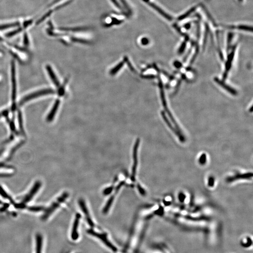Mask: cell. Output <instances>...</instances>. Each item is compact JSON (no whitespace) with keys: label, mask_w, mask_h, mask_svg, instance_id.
<instances>
[{"label":"cell","mask_w":253,"mask_h":253,"mask_svg":"<svg viewBox=\"0 0 253 253\" xmlns=\"http://www.w3.org/2000/svg\"><path fill=\"white\" fill-rule=\"evenodd\" d=\"M87 232L91 235L97 238L101 243L106 247H107V249L111 250L112 252L115 253L118 252V249L109 239L107 234L105 232H98L93 230L92 229L88 230Z\"/></svg>","instance_id":"1"},{"label":"cell","mask_w":253,"mask_h":253,"mask_svg":"<svg viewBox=\"0 0 253 253\" xmlns=\"http://www.w3.org/2000/svg\"><path fill=\"white\" fill-rule=\"evenodd\" d=\"M69 196V194L67 192H65L63 194L61 195V196H60L53 203L50 207L47 209V210L45 212V214L42 217V220H46L49 217L54 211L58 208L61 203L64 202L65 200Z\"/></svg>","instance_id":"2"},{"label":"cell","mask_w":253,"mask_h":253,"mask_svg":"<svg viewBox=\"0 0 253 253\" xmlns=\"http://www.w3.org/2000/svg\"><path fill=\"white\" fill-rule=\"evenodd\" d=\"M158 84H159V87L160 88V91H161V98L163 106L164 107V109H165L166 111L167 112L168 116L171 119V120L172 121V123L175 124V126L176 129L178 130V131L181 132L180 129L179 128V126L177 124V122H176L175 121V119L173 117V116L171 113L170 111H169L168 109V106H167V103L166 101V98H165V92H164V89H163V85L161 79V76H159V75H158Z\"/></svg>","instance_id":"3"},{"label":"cell","mask_w":253,"mask_h":253,"mask_svg":"<svg viewBox=\"0 0 253 253\" xmlns=\"http://www.w3.org/2000/svg\"><path fill=\"white\" fill-rule=\"evenodd\" d=\"M55 92L54 90L50 89H47L42 90L41 91H37L31 93V94L25 96L24 98L21 99L20 104V105H23L25 103L27 102L28 101H30L31 99L37 98L39 96H43V95H47V94H52L54 93Z\"/></svg>","instance_id":"4"},{"label":"cell","mask_w":253,"mask_h":253,"mask_svg":"<svg viewBox=\"0 0 253 253\" xmlns=\"http://www.w3.org/2000/svg\"><path fill=\"white\" fill-rule=\"evenodd\" d=\"M140 139H136L133 148V165L132 168L131 179L132 181H135V175H136V168L138 167V149L139 145Z\"/></svg>","instance_id":"5"},{"label":"cell","mask_w":253,"mask_h":253,"mask_svg":"<svg viewBox=\"0 0 253 253\" xmlns=\"http://www.w3.org/2000/svg\"><path fill=\"white\" fill-rule=\"evenodd\" d=\"M81 215L79 213H78L75 215V219L74 223H73V227H72L71 233V238L73 241L78 240V239H79V237L78 228L80 219L81 218Z\"/></svg>","instance_id":"6"},{"label":"cell","mask_w":253,"mask_h":253,"mask_svg":"<svg viewBox=\"0 0 253 253\" xmlns=\"http://www.w3.org/2000/svg\"><path fill=\"white\" fill-rule=\"evenodd\" d=\"M236 48V45H235L232 49L231 52L229 54L227 58V61L226 62V69H225V73H224L223 76V80H226V78H227V75L228 72L230 71L231 68L232 64L234 60V56H235V52Z\"/></svg>","instance_id":"7"},{"label":"cell","mask_w":253,"mask_h":253,"mask_svg":"<svg viewBox=\"0 0 253 253\" xmlns=\"http://www.w3.org/2000/svg\"><path fill=\"white\" fill-rule=\"evenodd\" d=\"M79 204L80 207L82 209V211H83V212H84V215H85L86 220L87 221L89 225H90V226L91 227H92V228L93 227H94V223L93 222V221L92 219V218H91V216L90 215L89 212V211L88 210L87 207V206H86V204H85L84 201V200L80 199L79 201Z\"/></svg>","instance_id":"8"},{"label":"cell","mask_w":253,"mask_h":253,"mask_svg":"<svg viewBox=\"0 0 253 253\" xmlns=\"http://www.w3.org/2000/svg\"><path fill=\"white\" fill-rule=\"evenodd\" d=\"M161 114V115L162 116V118L164 119L165 122H166V124L168 125V126H169V128H170V129H171L172 130V131H173V132H174V133H175V134L178 136V137H179V138H180V139L181 141H183L184 140V138L183 135L181 134V132H179L177 129H175V127L172 126V124L170 121H169L168 118H167V117H166V116L165 112H164V111H162Z\"/></svg>","instance_id":"9"},{"label":"cell","mask_w":253,"mask_h":253,"mask_svg":"<svg viewBox=\"0 0 253 253\" xmlns=\"http://www.w3.org/2000/svg\"><path fill=\"white\" fill-rule=\"evenodd\" d=\"M41 186V183L39 182H37L36 183H35L34 187H33V189L31 190L30 192L29 193V194L25 196V198H24V201L22 202V203L25 204V203H27V202L30 201L32 199V198L33 197L34 195L38 191V189L40 188Z\"/></svg>","instance_id":"10"},{"label":"cell","mask_w":253,"mask_h":253,"mask_svg":"<svg viewBox=\"0 0 253 253\" xmlns=\"http://www.w3.org/2000/svg\"><path fill=\"white\" fill-rule=\"evenodd\" d=\"M148 3L150 6L152 7L153 9H154L155 10L157 11L158 13H159L162 16H163V17H164L165 18L168 20L169 21H172V19H173L172 16H171L168 14L167 13L165 12V11H164L162 9H161L160 7L158 6L157 5H156L154 3H152V2H148Z\"/></svg>","instance_id":"11"},{"label":"cell","mask_w":253,"mask_h":253,"mask_svg":"<svg viewBox=\"0 0 253 253\" xmlns=\"http://www.w3.org/2000/svg\"><path fill=\"white\" fill-rule=\"evenodd\" d=\"M214 80H215V81L216 82V83H217V84L220 85L222 87L225 89L226 91H227V92L230 93H231V94H232V95H237V91H236L234 89L232 88L231 87L228 86V85H227V84H226L224 82H223V81L220 80H219L218 78H214Z\"/></svg>","instance_id":"12"},{"label":"cell","mask_w":253,"mask_h":253,"mask_svg":"<svg viewBox=\"0 0 253 253\" xmlns=\"http://www.w3.org/2000/svg\"><path fill=\"white\" fill-rule=\"evenodd\" d=\"M60 100H59V99H57L56 101L55 102L51 111L49 113V115H48L47 118V121H52L54 117H55L56 112H57L58 107H59V105H60Z\"/></svg>","instance_id":"13"},{"label":"cell","mask_w":253,"mask_h":253,"mask_svg":"<svg viewBox=\"0 0 253 253\" xmlns=\"http://www.w3.org/2000/svg\"><path fill=\"white\" fill-rule=\"evenodd\" d=\"M42 236L41 234H37L36 236V253H42Z\"/></svg>","instance_id":"14"},{"label":"cell","mask_w":253,"mask_h":253,"mask_svg":"<svg viewBox=\"0 0 253 253\" xmlns=\"http://www.w3.org/2000/svg\"><path fill=\"white\" fill-rule=\"evenodd\" d=\"M47 70L49 75L50 76V78H51L53 82H54V84H55V85L57 86V87H58L59 85H60V83H59V81L57 79L54 73V71H53L51 67L49 66H47Z\"/></svg>","instance_id":"15"},{"label":"cell","mask_w":253,"mask_h":253,"mask_svg":"<svg viewBox=\"0 0 253 253\" xmlns=\"http://www.w3.org/2000/svg\"><path fill=\"white\" fill-rule=\"evenodd\" d=\"M226 28L231 29L236 28L240 30L241 31L253 32V27L252 26H249V25H242V24L237 25V26H232V25H231V26H226Z\"/></svg>","instance_id":"16"},{"label":"cell","mask_w":253,"mask_h":253,"mask_svg":"<svg viewBox=\"0 0 253 253\" xmlns=\"http://www.w3.org/2000/svg\"><path fill=\"white\" fill-rule=\"evenodd\" d=\"M115 194H114L112 196H111L110 198L108 200V202L107 203V204L105 205V207L104 209L103 210V213L104 214H107L109 211V209L110 208L112 204V203L114 202V199H115Z\"/></svg>","instance_id":"17"},{"label":"cell","mask_w":253,"mask_h":253,"mask_svg":"<svg viewBox=\"0 0 253 253\" xmlns=\"http://www.w3.org/2000/svg\"><path fill=\"white\" fill-rule=\"evenodd\" d=\"M196 8H197V6L192 7V8H191V9H190V10H189L188 11H187V12L185 13L184 14H183L179 16V18H178V20H179V21H181V20L185 19L188 18V16H189L192 13H193V12L195 11Z\"/></svg>","instance_id":"18"},{"label":"cell","mask_w":253,"mask_h":253,"mask_svg":"<svg viewBox=\"0 0 253 253\" xmlns=\"http://www.w3.org/2000/svg\"><path fill=\"white\" fill-rule=\"evenodd\" d=\"M124 61H121V62H120L118 65L115 67V68L111 70L110 72V74L112 75H114L116 74L122 68V67L124 66Z\"/></svg>","instance_id":"19"},{"label":"cell","mask_w":253,"mask_h":253,"mask_svg":"<svg viewBox=\"0 0 253 253\" xmlns=\"http://www.w3.org/2000/svg\"><path fill=\"white\" fill-rule=\"evenodd\" d=\"M185 37V40L182 42L180 47H179V50H178V53L179 54H181L183 53L184 51L185 50V49L186 47L187 41L189 40V38L188 37V36H186Z\"/></svg>","instance_id":"20"},{"label":"cell","mask_w":253,"mask_h":253,"mask_svg":"<svg viewBox=\"0 0 253 253\" xmlns=\"http://www.w3.org/2000/svg\"><path fill=\"white\" fill-rule=\"evenodd\" d=\"M234 34L232 33H229L228 34V38H227V49L229 50V48L230 47L231 45L232 41L233 38Z\"/></svg>","instance_id":"21"},{"label":"cell","mask_w":253,"mask_h":253,"mask_svg":"<svg viewBox=\"0 0 253 253\" xmlns=\"http://www.w3.org/2000/svg\"><path fill=\"white\" fill-rule=\"evenodd\" d=\"M124 60L125 62H126V64H127L128 66H129L130 70H131L132 72H135V71H135V69L134 68L133 66H132V64H131V63H130L129 61V60L128 57H126V56H125L124 58Z\"/></svg>","instance_id":"22"},{"label":"cell","mask_w":253,"mask_h":253,"mask_svg":"<svg viewBox=\"0 0 253 253\" xmlns=\"http://www.w3.org/2000/svg\"><path fill=\"white\" fill-rule=\"evenodd\" d=\"M0 194L1 195V196H3V198H8L10 200V201H11V202H12V200L10 199V196L8 195L7 194V193H5L4 190L1 187H0Z\"/></svg>","instance_id":"23"},{"label":"cell","mask_w":253,"mask_h":253,"mask_svg":"<svg viewBox=\"0 0 253 253\" xmlns=\"http://www.w3.org/2000/svg\"><path fill=\"white\" fill-rule=\"evenodd\" d=\"M68 79H66V80L65 81L64 83L63 84V86L59 90V94L60 96H62L64 94V93L65 86L67 83L68 82Z\"/></svg>","instance_id":"24"},{"label":"cell","mask_w":253,"mask_h":253,"mask_svg":"<svg viewBox=\"0 0 253 253\" xmlns=\"http://www.w3.org/2000/svg\"><path fill=\"white\" fill-rule=\"evenodd\" d=\"M18 24H4L0 25V30L5 29L8 28L12 27L13 26H16Z\"/></svg>","instance_id":"25"},{"label":"cell","mask_w":253,"mask_h":253,"mask_svg":"<svg viewBox=\"0 0 253 253\" xmlns=\"http://www.w3.org/2000/svg\"><path fill=\"white\" fill-rule=\"evenodd\" d=\"M113 189H114V187L113 186H111V187H109V188H107V189L104 190L103 194L105 195H108L110 194L111 193L112 190H113Z\"/></svg>","instance_id":"26"},{"label":"cell","mask_w":253,"mask_h":253,"mask_svg":"<svg viewBox=\"0 0 253 253\" xmlns=\"http://www.w3.org/2000/svg\"><path fill=\"white\" fill-rule=\"evenodd\" d=\"M43 209V208L41 207H30L29 209L30 211H33V212H39V211H41Z\"/></svg>","instance_id":"27"},{"label":"cell","mask_w":253,"mask_h":253,"mask_svg":"<svg viewBox=\"0 0 253 253\" xmlns=\"http://www.w3.org/2000/svg\"><path fill=\"white\" fill-rule=\"evenodd\" d=\"M142 77L144 78L152 79L155 78V76L153 75H142Z\"/></svg>","instance_id":"28"},{"label":"cell","mask_w":253,"mask_h":253,"mask_svg":"<svg viewBox=\"0 0 253 253\" xmlns=\"http://www.w3.org/2000/svg\"><path fill=\"white\" fill-rule=\"evenodd\" d=\"M138 188L139 191L140 192L141 194L143 195H145V191H144V189H142V187L140 186V185H138Z\"/></svg>","instance_id":"29"},{"label":"cell","mask_w":253,"mask_h":253,"mask_svg":"<svg viewBox=\"0 0 253 253\" xmlns=\"http://www.w3.org/2000/svg\"><path fill=\"white\" fill-rule=\"evenodd\" d=\"M142 43L143 45H145L148 43L149 41L147 38H144V39H143L142 41Z\"/></svg>","instance_id":"30"},{"label":"cell","mask_w":253,"mask_h":253,"mask_svg":"<svg viewBox=\"0 0 253 253\" xmlns=\"http://www.w3.org/2000/svg\"><path fill=\"white\" fill-rule=\"evenodd\" d=\"M184 27L186 29L189 30V29L190 28V27H191V25H190V24L188 23V24H185Z\"/></svg>","instance_id":"31"},{"label":"cell","mask_w":253,"mask_h":253,"mask_svg":"<svg viewBox=\"0 0 253 253\" xmlns=\"http://www.w3.org/2000/svg\"><path fill=\"white\" fill-rule=\"evenodd\" d=\"M240 2H242L243 1V0H238Z\"/></svg>","instance_id":"32"}]
</instances>
